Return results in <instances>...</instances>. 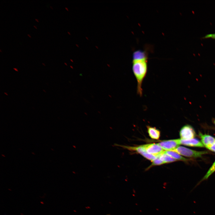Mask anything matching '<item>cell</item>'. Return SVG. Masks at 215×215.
<instances>
[{
    "mask_svg": "<svg viewBox=\"0 0 215 215\" xmlns=\"http://www.w3.org/2000/svg\"><path fill=\"white\" fill-rule=\"evenodd\" d=\"M148 49L138 50L132 54V69L137 83V92L140 96L142 95V85L148 68Z\"/></svg>",
    "mask_w": 215,
    "mask_h": 215,
    "instance_id": "6da1fadb",
    "label": "cell"
},
{
    "mask_svg": "<svg viewBox=\"0 0 215 215\" xmlns=\"http://www.w3.org/2000/svg\"><path fill=\"white\" fill-rule=\"evenodd\" d=\"M33 26H34V27H35V28H36V29L37 28L36 27L35 25H34Z\"/></svg>",
    "mask_w": 215,
    "mask_h": 215,
    "instance_id": "83f0119b",
    "label": "cell"
},
{
    "mask_svg": "<svg viewBox=\"0 0 215 215\" xmlns=\"http://www.w3.org/2000/svg\"><path fill=\"white\" fill-rule=\"evenodd\" d=\"M107 65H108L109 67H110V65L109 64H107Z\"/></svg>",
    "mask_w": 215,
    "mask_h": 215,
    "instance_id": "d4e9b609",
    "label": "cell"
},
{
    "mask_svg": "<svg viewBox=\"0 0 215 215\" xmlns=\"http://www.w3.org/2000/svg\"><path fill=\"white\" fill-rule=\"evenodd\" d=\"M50 7H51L52 9H53V8L51 6H50Z\"/></svg>",
    "mask_w": 215,
    "mask_h": 215,
    "instance_id": "f1b7e54d",
    "label": "cell"
},
{
    "mask_svg": "<svg viewBox=\"0 0 215 215\" xmlns=\"http://www.w3.org/2000/svg\"><path fill=\"white\" fill-rule=\"evenodd\" d=\"M27 35L28 36H29L30 38H31V36H30L29 34H27Z\"/></svg>",
    "mask_w": 215,
    "mask_h": 215,
    "instance_id": "e0dca14e",
    "label": "cell"
},
{
    "mask_svg": "<svg viewBox=\"0 0 215 215\" xmlns=\"http://www.w3.org/2000/svg\"><path fill=\"white\" fill-rule=\"evenodd\" d=\"M165 152L177 161H185L189 160L184 157L177 153L172 151H165Z\"/></svg>",
    "mask_w": 215,
    "mask_h": 215,
    "instance_id": "7c38bea8",
    "label": "cell"
},
{
    "mask_svg": "<svg viewBox=\"0 0 215 215\" xmlns=\"http://www.w3.org/2000/svg\"><path fill=\"white\" fill-rule=\"evenodd\" d=\"M179 145L194 147H203L204 146L201 142L197 139L193 138L188 139H178Z\"/></svg>",
    "mask_w": 215,
    "mask_h": 215,
    "instance_id": "52a82bcc",
    "label": "cell"
},
{
    "mask_svg": "<svg viewBox=\"0 0 215 215\" xmlns=\"http://www.w3.org/2000/svg\"><path fill=\"white\" fill-rule=\"evenodd\" d=\"M147 128L149 135L151 139L156 140L159 139L160 132L158 129L149 126H147Z\"/></svg>",
    "mask_w": 215,
    "mask_h": 215,
    "instance_id": "9c48e42d",
    "label": "cell"
},
{
    "mask_svg": "<svg viewBox=\"0 0 215 215\" xmlns=\"http://www.w3.org/2000/svg\"><path fill=\"white\" fill-rule=\"evenodd\" d=\"M67 33H68L69 35H70V32H67Z\"/></svg>",
    "mask_w": 215,
    "mask_h": 215,
    "instance_id": "44dd1931",
    "label": "cell"
},
{
    "mask_svg": "<svg viewBox=\"0 0 215 215\" xmlns=\"http://www.w3.org/2000/svg\"><path fill=\"white\" fill-rule=\"evenodd\" d=\"M76 45L77 47H79V46L78 45V44H76Z\"/></svg>",
    "mask_w": 215,
    "mask_h": 215,
    "instance_id": "7402d4cb",
    "label": "cell"
},
{
    "mask_svg": "<svg viewBox=\"0 0 215 215\" xmlns=\"http://www.w3.org/2000/svg\"><path fill=\"white\" fill-rule=\"evenodd\" d=\"M196 133L193 128L190 125H187L182 127L179 132L181 139H188L194 138Z\"/></svg>",
    "mask_w": 215,
    "mask_h": 215,
    "instance_id": "5b68a950",
    "label": "cell"
},
{
    "mask_svg": "<svg viewBox=\"0 0 215 215\" xmlns=\"http://www.w3.org/2000/svg\"><path fill=\"white\" fill-rule=\"evenodd\" d=\"M208 149L211 151L215 152V142L213 145Z\"/></svg>",
    "mask_w": 215,
    "mask_h": 215,
    "instance_id": "9a60e30c",
    "label": "cell"
},
{
    "mask_svg": "<svg viewBox=\"0 0 215 215\" xmlns=\"http://www.w3.org/2000/svg\"><path fill=\"white\" fill-rule=\"evenodd\" d=\"M157 143L166 151H172L180 145L178 139L162 141Z\"/></svg>",
    "mask_w": 215,
    "mask_h": 215,
    "instance_id": "8992f818",
    "label": "cell"
},
{
    "mask_svg": "<svg viewBox=\"0 0 215 215\" xmlns=\"http://www.w3.org/2000/svg\"><path fill=\"white\" fill-rule=\"evenodd\" d=\"M15 70H16V71H18L17 70H16V69L15 68H13Z\"/></svg>",
    "mask_w": 215,
    "mask_h": 215,
    "instance_id": "ffe728a7",
    "label": "cell"
},
{
    "mask_svg": "<svg viewBox=\"0 0 215 215\" xmlns=\"http://www.w3.org/2000/svg\"><path fill=\"white\" fill-rule=\"evenodd\" d=\"M86 38L87 39V40H88V39L87 37H86Z\"/></svg>",
    "mask_w": 215,
    "mask_h": 215,
    "instance_id": "cb8c5ba5",
    "label": "cell"
},
{
    "mask_svg": "<svg viewBox=\"0 0 215 215\" xmlns=\"http://www.w3.org/2000/svg\"><path fill=\"white\" fill-rule=\"evenodd\" d=\"M64 64H65L66 65H67V64L65 63H64Z\"/></svg>",
    "mask_w": 215,
    "mask_h": 215,
    "instance_id": "f546056e",
    "label": "cell"
},
{
    "mask_svg": "<svg viewBox=\"0 0 215 215\" xmlns=\"http://www.w3.org/2000/svg\"><path fill=\"white\" fill-rule=\"evenodd\" d=\"M35 19V20H36L37 22H39V21L37 19Z\"/></svg>",
    "mask_w": 215,
    "mask_h": 215,
    "instance_id": "ac0fdd59",
    "label": "cell"
},
{
    "mask_svg": "<svg viewBox=\"0 0 215 215\" xmlns=\"http://www.w3.org/2000/svg\"><path fill=\"white\" fill-rule=\"evenodd\" d=\"M199 135L201 139V142L204 147L208 149L215 142V138L210 135L203 134L201 132L199 133Z\"/></svg>",
    "mask_w": 215,
    "mask_h": 215,
    "instance_id": "ba28073f",
    "label": "cell"
},
{
    "mask_svg": "<svg viewBox=\"0 0 215 215\" xmlns=\"http://www.w3.org/2000/svg\"><path fill=\"white\" fill-rule=\"evenodd\" d=\"M70 60L72 62H73V60L72 59H70Z\"/></svg>",
    "mask_w": 215,
    "mask_h": 215,
    "instance_id": "603a6c76",
    "label": "cell"
},
{
    "mask_svg": "<svg viewBox=\"0 0 215 215\" xmlns=\"http://www.w3.org/2000/svg\"><path fill=\"white\" fill-rule=\"evenodd\" d=\"M148 153L155 156H157L164 151L158 143H150L142 145Z\"/></svg>",
    "mask_w": 215,
    "mask_h": 215,
    "instance_id": "277c9868",
    "label": "cell"
},
{
    "mask_svg": "<svg viewBox=\"0 0 215 215\" xmlns=\"http://www.w3.org/2000/svg\"><path fill=\"white\" fill-rule=\"evenodd\" d=\"M110 215V214H107V215Z\"/></svg>",
    "mask_w": 215,
    "mask_h": 215,
    "instance_id": "4dcf8cb0",
    "label": "cell"
},
{
    "mask_svg": "<svg viewBox=\"0 0 215 215\" xmlns=\"http://www.w3.org/2000/svg\"><path fill=\"white\" fill-rule=\"evenodd\" d=\"M95 47L97 48L98 49V47L97 46H95Z\"/></svg>",
    "mask_w": 215,
    "mask_h": 215,
    "instance_id": "484cf974",
    "label": "cell"
},
{
    "mask_svg": "<svg viewBox=\"0 0 215 215\" xmlns=\"http://www.w3.org/2000/svg\"><path fill=\"white\" fill-rule=\"evenodd\" d=\"M172 151L186 157L196 158L201 157L203 155L208 153L206 151H196L181 146H178Z\"/></svg>",
    "mask_w": 215,
    "mask_h": 215,
    "instance_id": "7a4b0ae2",
    "label": "cell"
},
{
    "mask_svg": "<svg viewBox=\"0 0 215 215\" xmlns=\"http://www.w3.org/2000/svg\"><path fill=\"white\" fill-rule=\"evenodd\" d=\"M70 67L71 68H73V67H72V66H70Z\"/></svg>",
    "mask_w": 215,
    "mask_h": 215,
    "instance_id": "4316f807",
    "label": "cell"
},
{
    "mask_svg": "<svg viewBox=\"0 0 215 215\" xmlns=\"http://www.w3.org/2000/svg\"><path fill=\"white\" fill-rule=\"evenodd\" d=\"M157 156H158L160 159L163 161L165 164L177 161V160L166 153L165 152V151Z\"/></svg>",
    "mask_w": 215,
    "mask_h": 215,
    "instance_id": "8fae6325",
    "label": "cell"
},
{
    "mask_svg": "<svg viewBox=\"0 0 215 215\" xmlns=\"http://www.w3.org/2000/svg\"><path fill=\"white\" fill-rule=\"evenodd\" d=\"M164 164L165 163L160 159L159 157L157 156L156 158L152 161L151 164L148 168V169L154 166L161 165Z\"/></svg>",
    "mask_w": 215,
    "mask_h": 215,
    "instance_id": "4fadbf2b",
    "label": "cell"
},
{
    "mask_svg": "<svg viewBox=\"0 0 215 215\" xmlns=\"http://www.w3.org/2000/svg\"><path fill=\"white\" fill-rule=\"evenodd\" d=\"M213 122L214 124H215V119L214 120Z\"/></svg>",
    "mask_w": 215,
    "mask_h": 215,
    "instance_id": "d6986e66",
    "label": "cell"
},
{
    "mask_svg": "<svg viewBox=\"0 0 215 215\" xmlns=\"http://www.w3.org/2000/svg\"><path fill=\"white\" fill-rule=\"evenodd\" d=\"M212 38L215 39V33L213 34H208L203 37V38Z\"/></svg>",
    "mask_w": 215,
    "mask_h": 215,
    "instance_id": "5bb4252c",
    "label": "cell"
},
{
    "mask_svg": "<svg viewBox=\"0 0 215 215\" xmlns=\"http://www.w3.org/2000/svg\"><path fill=\"white\" fill-rule=\"evenodd\" d=\"M65 8L67 10V11H68V10L67 8L66 7H65Z\"/></svg>",
    "mask_w": 215,
    "mask_h": 215,
    "instance_id": "2e32d148",
    "label": "cell"
},
{
    "mask_svg": "<svg viewBox=\"0 0 215 215\" xmlns=\"http://www.w3.org/2000/svg\"><path fill=\"white\" fill-rule=\"evenodd\" d=\"M215 171V161L210 167L208 170L202 178L195 186L194 189L199 185L200 183L204 180H207L209 176Z\"/></svg>",
    "mask_w": 215,
    "mask_h": 215,
    "instance_id": "30bf717a",
    "label": "cell"
},
{
    "mask_svg": "<svg viewBox=\"0 0 215 215\" xmlns=\"http://www.w3.org/2000/svg\"><path fill=\"white\" fill-rule=\"evenodd\" d=\"M116 145L126 149L129 150L136 151L145 158L151 161V162L156 157V156H153L147 153L142 145L136 146L119 145Z\"/></svg>",
    "mask_w": 215,
    "mask_h": 215,
    "instance_id": "3957f363",
    "label": "cell"
}]
</instances>
